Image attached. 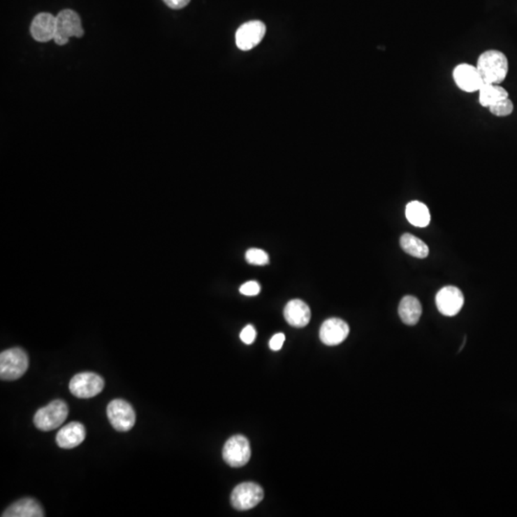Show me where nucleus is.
I'll return each instance as SVG.
<instances>
[{"mask_svg":"<svg viewBox=\"0 0 517 517\" xmlns=\"http://www.w3.org/2000/svg\"><path fill=\"white\" fill-rule=\"evenodd\" d=\"M476 67L484 84L499 85L508 74V59L502 52L488 50L479 57Z\"/></svg>","mask_w":517,"mask_h":517,"instance_id":"1","label":"nucleus"},{"mask_svg":"<svg viewBox=\"0 0 517 517\" xmlns=\"http://www.w3.org/2000/svg\"><path fill=\"white\" fill-rule=\"evenodd\" d=\"M29 358L22 348H11L0 354V377L2 381H17L26 373Z\"/></svg>","mask_w":517,"mask_h":517,"instance_id":"2","label":"nucleus"},{"mask_svg":"<svg viewBox=\"0 0 517 517\" xmlns=\"http://www.w3.org/2000/svg\"><path fill=\"white\" fill-rule=\"evenodd\" d=\"M68 416V407L64 400H56L35 414L34 425L38 430L51 431L59 428Z\"/></svg>","mask_w":517,"mask_h":517,"instance_id":"3","label":"nucleus"},{"mask_svg":"<svg viewBox=\"0 0 517 517\" xmlns=\"http://www.w3.org/2000/svg\"><path fill=\"white\" fill-rule=\"evenodd\" d=\"M57 30L54 40L58 45L68 43L69 38H81L84 36L81 17L73 10H63L56 17Z\"/></svg>","mask_w":517,"mask_h":517,"instance_id":"4","label":"nucleus"},{"mask_svg":"<svg viewBox=\"0 0 517 517\" xmlns=\"http://www.w3.org/2000/svg\"><path fill=\"white\" fill-rule=\"evenodd\" d=\"M105 381L95 373L85 372L72 377L69 382L71 394L79 399H92L103 391Z\"/></svg>","mask_w":517,"mask_h":517,"instance_id":"5","label":"nucleus"},{"mask_svg":"<svg viewBox=\"0 0 517 517\" xmlns=\"http://www.w3.org/2000/svg\"><path fill=\"white\" fill-rule=\"evenodd\" d=\"M107 415L110 425L121 432L131 430L136 425V411L126 400H111L107 407Z\"/></svg>","mask_w":517,"mask_h":517,"instance_id":"6","label":"nucleus"},{"mask_svg":"<svg viewBox=\"0 0 517 517\" xmlns=\"http://www.w3.org/2000/svg\"><path fill=\"white\" fill-rule=\"evenodd\" d=\"M224 462L232 467H242L249 462L252 447L245 436H233L224 444L222 449Z\"/></svg>","mask_w":517,"mask_h":517,"instance_id":"7","label":"nucleus"},{"mask_svg":"<svg viewBox=\"0 0 517 517\" xmlns=\"http://www.w3.org/2000/svg\"><path fill=\"white\" fill-rule=\"evenodd\" d=\"M263 496L261 486L252 482L242 483L233 490L231 504L238 511H247L262 502Z\"/></svg>","mask_w":517,"mask_h":517,"instance_id":"8","label":"nucleus"},{"mask_svg":"<svg viewBox=\"0 0 517 517\" xmlns=\"http://www.w3.org/2000/svg\"><path fill=\"white\" fill-rule=\"evenodd\" d=\"M266 33L265 23L260 20L245 23L236 33V45L242 51H249L262 41Z\"/></svg>","mask_w":517,"mask_h":517,"instance_id":"9","label":"nucleus"},{"mask_svg":"<svg viewBox=\"0 0 517 517\" xmlns=\"http://www.w3.org/2000/svg\"><path fill=\"white\" fill-rule=\"evenodd\" d=\"M464 294L458 288L447 286L439 289L436 296V305L439 312L446 316H455L464 306Z\"/></svg>","mask_w":517,"mask_h":517,"instance_id":"10","label":"nucleus"},{"mask_svg":"<svg viewBox=\"0 0 517 517\" xmlns=\"http://www.w3.org/2000/svg\"><path fill=\"white\" fill-rule=\"evenodd\" d=\"M453 79L457 87L465 92H479L481 87L484 84L477 67L467 64H459L455 67Z\"/></svg>","mask_w":517,"mask_h":517,"instance_id":"11","label":"nucleus"},{"mask_svg":"<svg viewBox=\"0 0 517 517\" xmlns=\"http://www.w3.org/2000/svg\"><path fill=\"white\" fill-rule=\"evenodd\" d=\"M350 328L347 323L340 318H330L326 320L320 329V340L325 345H340L347 338Z\"/></svg>","mask_w":517,"mask_h":517,"instance_id":"12","label":"nucleus"},{"mask_svg":"<svg viewBox=\"0 0 517 517\" xmlns=\"http://www.w3.org/2000/svg\"><path fill=\"white\" fill-rule=\"evenodd\" d=\"M57 20L49 13H40L31 23V35L40 43H48L55 38Z\"/></svg>","mask_w":517,"mask_h":517,"instance_id":"13","label":"nucleus"},{"mask_svg":"<svg viewBox=\"0 0 517 517\" xmlns=\"http://www.w3.org/2000/svg\"><path fill=\"white\" fill-rule=\"evenodd\" d=\"M87 432L85 426L78 421H72L59 429L56 442L61 449H72L80 446L85 441Z\"/></svg>","mask_w":517,"mask_h":517,"instance_id":"14","label":"nucleus"},{"mask_svg":"<svg viewBox=\"0 0 517 517\" xmlns=\"http://www.w3.org/2000/svg\"><path fill=\"white\" fill-rule=\"evenodd\" d=\"M284 316L292 327L304 328L309 324L312 312L310 307L300 299H293L286 304L284 310Z\"/></svg>","mask_w":517,"mask_h":517,"instance_id":"15","label":"nucleus"},{"mask_svg":"<svg viewBox=\"0 0 517 517\" xmlns=\"http://www.w3.org/2000/svg\"><path fill=\"white\" fill-rule=\"evenodd\" d=\"M45 511L37 500L24 498L12 504L2 514V517H43Z\"/></svg>","mask_w":517,"mask_h":517,"instance_id":"16","label":"nucleus"},{"mask_svg":"<svg viewBox=\"0 0 517 517\" xmlns=\"http://www.w3.org/2000/svg\"><path fill=\"white\" fill-rule=\"evenodd\" d=\"M423 314L421 302L416 297L405 296L400 301L399 314L402 321L408 326L417 324Z\"/></svg>","mask_w":517,"mask_h":517,"instance_id":"17","label":"nucleus"},{"mask_svg":"<svg viewBox=\"0 0 517 517\" xmlns=\"http://www.w3.org/2000/svg\"><path fill=\"white\" fill-rule=\"evenodd\" d=\"M408 221L417 227H425L430 224V213L425 204L420 201H411L405 209Z\"/></svg>","mask_w":517,"mask_h":517,"instance_id":"18","label":"nucleus"},{"mask_svg":"<svg viewBox=\"0 0 517 517\" xmlns=\"http://www.w3.org/2000/svg\"><path fill=\"white\" fill-rule=\"evenodd\" d=\"M403 252L418 258H425L429 254V248L425 242L412 234H403L400 238Z\"/></svg>","mask_w":517,"mask_h":517,"instance_id":"19","label":"nucleus"},{"mask_svg":"<svg viewBox=\"0 0 517 517\" xmlns=\"http://www.w3.org/2000/svg\"><path fill=\"white\" fill-rule=\"evenodd\" d=\"M479 92V102L485 108H490L498 101L509 98V93L498 85L483 84Z\"/></svg>","mask_w":517,"mask_h":517,"instance_id":"20","label":"nucleus"},{"mask_svg":"<svg viewBox=\"0 0 517 517\" xmlns=\"http://www.w3.org/2000/svg\"><path fill=\"white\" fill-rule=\"evenodd\" d=\"M245 260L247 261V263L255 265H265L270 263V257H268V253L262 249H258V248H252V249L247 250V254H245Z\"/></svg>","mask_w":517,"mask_h":517,"instance_id":"21","label":"nucleus"},{"mask_svg":"<svg viewBox=\"0 0 517 517\" xmlns=\"http://www.w3.org/2000/svg\"><path fill=\"white\" fill-rule=\"evenodd\" d=\"M490 111L493 115L499 116V117H504V116H508L511 115L514 111V103L509 98L498 101L493 105H491Z\"/></svg>","mask_w":517,"mask_h":517,"instance_id":"22","label":"nucleus"},{"mask_svg":"<svg viewBox=\"0 0 517 517\" xmlns=\"http://www.w3.org/2000/svg\"><path fill=\"white\" fill-rule=\"evenodd\" d=\"M260 284H258V282L256 281L247 282V283L242 284L240 289V293L247 296H258V294L260 293Z\"/></svg>","mask_w":517,"mask_h":517,"instance_id":"23","label":"nucleus"},{"mask_svg":"<svg viewBox=\"0 0 517 517\" xmlns=\"http://www.w3.org/2000/svg\"><path fill=\"white\" fill-rule=\"evenodd\" d=\"M240 337L242 342L247 344V345H250V344L254 342V340H256L255 328L253 327L252 325H247V327L242 330V333H240Z\"/></svg>","mask_w":517,"mask_h":517,"instance_id":"24","label":"nucleus"},{"mask_svg":"<svg viewBox=\"0 0 517 517\" xmlns=\"http://www.w3.org/2000/svg\"><path fill=\"white\" fill-rule=\"evenodd\" d=\"M284 340H286V336H284V333H277V335H273L270 341L271 350H281L282 347H283Z\"/></svg>","mask_w":517,"mask_h":517,"instance_id":"25","label":"nucleus"},{"mask_svg":"<svg viewBox=\"0 0 517 517\" xmlns=\"http://www.w3.org/2000/svg\"><path fill=\"white\" fill-rule=\"evenodd\" d=\"M163 1L172 9L180 10L187 6L191 0H163Z\"/></svg>","mask_w":517,"mask_h":517,"instance_id":"26","label":"nucleus"}]
</instances>
